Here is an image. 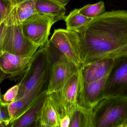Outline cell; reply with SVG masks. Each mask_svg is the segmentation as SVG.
<instances>
[{
    "mask_svg": "<svg viewBox=\"0 0 127 127\" xmlns=\"http://www.w3.org/2000/svg\"><path fill=\"white\" fill-rule=\"evenodd\" d=\"M83 64L127 53V11L106 12L74 31Z\"/></svg>",
    "mask_w": 127,
    "mask_h": 127,
    "instance_id": "cell-1",
    "label": "cell"
},
{
    "mask_svg": "<svg viewBox=\"0 0 127 127\" xmlns=\"http://www.w3.org/2000/svg\"><path fill=\"white\" fill-rule=\"evenodd\" d=\"M50 63L45 44L39 47L35 53L27 69L19 79L18 84L19 91L15 100L30 92L38 95L47 93Z\"/></svg>",
    "mask_w": 127,
    "mask_h": 127,
    "instance_id": "cell-2",
    "label": "cell"
},
{
    "mask_svg": "<svg viewBox=\"0 0 127 127\" xmlns=\"http://www.w3.org/2000/svg\"><path fill=\"white\" fill-rule=\"evenodd\" d=\"M84 83L80 68L63 88L49 94L56 106L60 121L66 115L71 118L78 108H90L85 100Z\"/></svg>",
    "mask_w": 127,
    "mask_h": 127,
    "instance_id": "cell-3",
    "label": "cell"
},
{
    "mask_svg": "<svg viewBox=\"0 0 127 127\" xmlns=\"http://www.w3.org/2000/svg\"><path fill=\"white\" fill-rule=\"evenodd\" d=\"M45 44L50 62L47 91L49 95L63 88L80 68L69 61L50 40Z\"/></svg>",
    "mask_w": 127,
    "mask_h": 127,
    "instance_id": "cell-4",
    "label": "cell"
},
{
    "mask_svg": "<svg viewBox=\"0 0 127 127\" xmlns=\"http://www.w3.org/2000/svg\"><path fill=\"white\" fill-rule=\"evenodd\" d=\"M127 120V98H104L93 109L92 127H124Z\"/></svg>",
    "mask_w": 127,
    "mask_h": 127,
    "instance_id": "cell-5",
    "label": "cell"
},
{
    "mask_svg": "<svg viewBox=\"0 0 127 127\" xmlns=\"http://www.w3.org/2000/svg\"><path fill=\"white\" fill-rule=\"evenodd\" d=\"M110 97L127 98V53L114 57L104 92V98Z\"/></svg>",
    "mask_w": 127,
    "mask_h": 127,
    "instance_id": "cell-6",
    "label": "cell"
},
{
    "mask_svg": "<svg viewBox=\"0 0 127 127\" xmlns=\"http://www.w3.org/2000/svg\"><path fill=\"white\" fill-rule=\"evenodd\" d=\"M39 48L24 34L22 24L6 26L4 36L3 52L32 57Z\"/></svg>",
    "mask_w": 127,
    "mask_h": 127,
    "instance_id": "cell-7",
    "label": "cell"
},
{
    "mask_svg": "<svg viewBox=\"0 0 127 127\" xmlns=\"http://www.w3.org/2000/svg\"><path fill=\"white\" fill-rule=\"evenodd\" d=\"M50 42L70 62L80 68L83 64L79 37L74 31L58 29L54 30Z\"/></svg>",
    "mask_w": 127,
    "mask_h": 127,
    "instance_id": "cell-8",
    "label": "cell"
},
{
    "mask_svg": "<svg viewBox=\"0 0 127 127\" xmlns=\"http://www.w3.org/2000/svg\"><path fill=\"white\" fill-rule=\"evenodd\" d=\"M56 22L51 17L37 13L23 22L22 31L31 41L41 47L49 40L51 28Z\"/></svg>",
    "mask_w": 127,
    "mask_h": 127,
    "instance_id": "cell-9",
    "label": "cell"
},
{
    "mask_svg": "<svg viewBox=\"0 0 127 127\" xmlns=\"http://www.w3.org/2000/svg\"><path fill=\"white\" fill-rule=\"evenodd\" d=\"M32 58L3 52L0 55V84L6 79L19 80L27 69Z\"/></svg>",
    "mask_w": 127,
    "mask_h": 127,
    "instance_id": "cell-10",
    "label": "cell"
},
{
    "mask_svg": "<svg viewBox=\"0 0 127 127\" xmlns=\"http://www.w3.org/2000/svg\"><path fill=\"white\" fill-rule=\"evenodd\" d=\"M114 57H107L83 65L80 69L84 82H94L108 75L112 67Z\"/></svg>",
    "mask_w": 127,
    "mask_h": 127,
    "instance_id": "cell-11",
    "label": "cell"
},
{
    "mask_svg": "<svg viewBox=\"0 0 127 127\" xmlns=\"http://www.w3.org/2000/svg\"><path fill=\"white\" fill-rule=\"evenodd\" d=\"M70 0H37L36 8L37 13L48 16L56 22L64 20L65 6Z\"/></svg>",
    "mask_w": 127,
    "mask_h": 127,
    "instance_id": "cell-12",
    "label": "cell"
},
{
    "mask_svg": "<svg viewBox=\"0 0 127 127\" xmlns=\"http://www.w3.org/2000/svg\"><path fill=\"white\" fill-rule=\"evenodd\" d=\"M60 121L56 106L48 95L38 113L35 127H60Z\"/></svg>",
    "mask_w": 127,
    "mask_h": 127,
    "instance_id": "cell-13",
    "label": "cell"
},
{
    "mask_svg": "<svg viewBox=\"0 0 127 127\" xmlns=\"http://www.w3.org/2000/svg\"><path fill=\"white\" fill-rule=\"evenodd\" d=\"M37 0H28L13 7L4 20L7 26L21 24L25 20L37 13Z\"/></svg>",
    "mask_w": 127,
    "mask_h": 127,
    "instance_id": "cell-14",
    "label": "cell"
},
{
    "mask_svg": "<svg viewBox=\"0 0 127 127\" xmlns=\"http://www.w3.org/2000/svg\"><path fill=\"white\" fill-rule=\"evenodd\" d=\"M108 75L94 82L90 83L84 82V97L87 104L90 108L93 109L104 99V90Z\"/></svg>",
    "mask_w": 127,
    "mask_h": 127,
    "instance_id": "cell-15",
    "label": "cell"
},
{
    "mask_svg": "<svg viewBox=\"0 0 127 127\" xmlns=\"http://www.w3.org/2000/svg\"><path fill=\"white\" fill-rule=\"evenodd\" d=\"M47 94L38 97L33 93H28L8 105V110L11 122L20 117L40 98Z\"/></svg>",
    "mask_w": 127,
    "mask_h": 127,
    "instance_id": "cell-16",
    "label": "cell"
},
{
    "mask_svg": "<svg viewBox=\"0 0 127 127\" xmlns=\"http://www.w3.org/2000/svg\"><path fill=\"white\" fill-rule=\"evenodd\" d=\"M47 95V94L43 96L22 115L11 122L9 127H35L38 113Z\"/></svg>",
    "mask_w": 127,
    "mask_h": 127,
    "instance_id": "cell-17",
    "label": "cell"
},
{
    "mask_svg": "<svg viewBox=\"0 0 127 127\" xmlns=\"http://www.w3.org/2000/svg\"><path fill=\"white\" fill-rule=\"evenodd\" d=\"M93 19L81 14L79 9H75L70 12L64 20L66 25V30L74 31L89 22Z\"/></svg>",
    "mask_w": 127,
    "mask_h": 127,
    "instance_id": "cell-18",
    "label": "cell"
},
{
    "mask_svg": "<svg viewBox=\"0 0 127 127\" xmlns=\"http://www.w3.org/2000/svg\"><path fill=\"white\" fill-rule=\"evenodd\" d=\"M82 15L89 18L93 19L106 12L105 4L103 1H100L93 4H87L79 9Z\"/></svg>",
    "mask_w": 127,
    "mask_h": 127,
    "instance_id": "cell-19",
    "label": "cell"
},
{
    "mask_svg": "<svg viewBox=\"0 0 127 127\" xmlns=\"http://www.w3.org/2000/svg\"><path fill=\"white\" fill-rule=\"evenodd\" d=\"M19 91L18 84L9 89L2 96V101L4 104L9 105L14 102L17 97Z\"/></svg>",
    "mask_w": 127,
    "mask_h": 127,
    "instance_id": "cell-20",
    "label": "cell"
},
{
    "mask_svg": "<svg viewBox=\"0 0 127 127\" xmlns=\"http://www.w3.org/2000/svg\"><path fill=\"white\" fill-rule=\"evenodd\" d=\"M13 7L11 0H0V24L5 20Z\"/></svg>",
    "mask_w": 127,
    "mask_h": 127,
    "instance_id": "cell-21",
    "label": "cell"
},
{
    "mask_svg": "<svg viewBox=\"0 0 127 127\" xmlns=\"http://www.w3.org/2000/svg\"><path fill=\"white\" fill-rule=\"evenodd\" d=\"M8 106L4 103L0 104V127H9L11 122Z\"/></svg>",
    "mask_w": 127,
    "mask_h": 127,
    "instance_id": "cell-22",
    "label": "cell"
},
{
    "mask_svg": "<svg viewBox=\"0 0 127 127\" xmlns=\"http://www.w3.org/2000/svg\"><path fill=\"white\" fill-rule=\"evenodd\" d=\"M7 25L4 21L0 24V55L3 53V44L4 36Z\"/></svg>",
    "mask_w": 127,
    "mask_h": 127,
    "instance_id": "cell-23",
    "label": "cell"
},
{
    "mask_svg": "<svg viewBox=\"0 0 127 127\" xmlns=\"http://www.w3.org/2000/svg\"><path fill=\"white\" fill-rule=\"evenodd\" d=\"M70 116L66 115L63 117L60 121V127H69L70 123Z\"/></svg>",
    "mask_w": 127,
    "mask_h": 127,
    "instance_id": "cell-24",
    "label": "cell"
},
{
    "mask_svg": "<svg viewBox=\"0 0 127 127\" xmlns=\"http://www.w3.org/2000/svg\"><path fill=\"white\" fill-rule=\"evenodd\" d=\"M13 4V6H15L16 5L19 4L25 1L28 0H11Z\"/></svg>",
    "mask_w": 127,
    "mask_h": 127,
    "instance_id": "cell-25",
    "label": "cell"
},
{
    "mask_svg": "<svg viewBox=\"0 0 127 127\" xmlns=\"http://www.w3.org/2000/svg\"><path fill=\"white\" fill-rule=\"evenodd\" d=\"M3 103L2 100V96L1 95V93L0 89V104H2Z\"/></svg>",
    "mask_w": 127,
    "mask_h": 127,
    "instance_id": "cell-26",
    "label": "cell"
},
{
    "mask_svg": "<svg viewBox=\"0 0 127 127\" xmlns=\"http://www.w3.org/2000/svg\"><path fill=\"white\" fill-rule=\"evenodd\" d=\"M124 127H127V120L126 122H125V124Z\"/></svg>",
    "mask_w": 127,
    "mask_h": 127,
    "instance_id": "cell-27",
    "label": "cell"
}]
</instances>
